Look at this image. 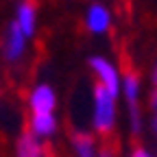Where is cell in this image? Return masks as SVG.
<instances>
[{
  "instance_id": "cell-1",
  "label": "cell",
  "mask_w": 157,
  "mask_h": 157,
  "mask_svg": "<svg viewBox=\"0 0 157 157\" xmlns=\"http://www.w3.org/2000/svg\"><path fill=\"white\" fill-rule=\"evenodd\" d=\"M113 94H109L105 87L98 85L94 90V124L98 131H109L113 127L116 118V105H113Z\"/></svg>"
},
{
  "instance_id": "cell-2",
  "label": "cell",
  "mask_w": 157,
  "mask_h": 157,
  "mask_svg": "<svg viewBox=\"0 0 157 157\" xmlns=\"http://www.w3.org/2000/svg\"><path fill=\"white\" fill-rule=\"evenodd\" d=\"M90 63H92V68L96 70L98 78H101V87H105L109 94L116 96L118 90H120V78H118L116 68L107 61V59H103V57H94Z\"/></svg>"
},
{
  "instance_id": "cell-3",
  "label": "cell",
  "mask_w": 157,
  "mask_h": 157,
  "mask_svg": "<svg viewBox=\"0 0 157 157\" xmlns=\"http://www.w3.org/2000/svg\"><path fill=\"white\" fill-rule=\"evenodd\" d=\"M55 92L48 85H39L35 87V92L31 94V107L33 113H52L55 109Z\"/></svg>"
},
{
  "instance_id": "cell-4",
  "label": "cell",
  "mask_w": 157,
  "mask_h": 157,
  "mask_svg": "<svg viewBox=\"0 0 157 157\" xmlns=\"http://www.w3.org/2000/svg\"><path fill=\"white\" fill-rule=\"evenodd\" d=\"M109 26V11L101 5H94L87 11V29L92 33H103Z\"/></svg>"
},
{
  "instance_id": "cell-5",
  "label": "cell",
  "mask_w": 157,
  "mask_h": 157,
  "mask_svg": "<svg viewBox=\"0 0 157 157\" xmlns=\"http://www.w3.org/2000/svg\"><path fill=\"white\" fill-rule=\"evenodd\" d=\"M24 35H22V31L17 29V24H11V29H9V35H7V44H5V50H7V57L9 59H15V57H20V52L24 50Z\"/></svg>"
},
{
  "instance_id": "cell-6",
  "label": "cell",
  "mask_w": 157,
  "mask_h": 157,
  "mask_svg": "<svg viewBox=\"0 0 157 157\" xmlns=\"http://www.w3.org/2000/svg\"><path fill=\"white\" fill-rule=\"evenodd\" d=\"M15 24H17L20 31H22L24 37L33 35V31H35V9L31 5H22L17 9V22Z\"/></svg>"
},
{
  "instance_id": "cell-7",
  "label": "cell",
  "mask_w": 157,
  "mask_h": 157,
  "mask_svg": "<svg viewBox=\"0 0 157 157\" xmlns=\"http://www.w3.org/2000/svg\"><path fill=\"white\" fill-rule=\"evenodd\" d=\"M57 129V122L52 113H35L33 116V133L39 135V137H46V135H52Z\"/></svg>"
},
{
  "instance_id": "cell-8",
  "label": "cell",
  "mask_w": 157,
  "mask_h": 157,
  "mask_svg": "<svg viewBox=\"0 0 157 157\" xmlns=\"http://www.w3.org/2000/svg\"><path fill=\"white\" fill-rule=\"evenodd\" d=\"M17 153H20V157H42V146L37 144L33 135H22Z\"/></svg>"
},
{
  "instance_id": "cell-9",
  "label": "cell",
  "mask_w": 157,
  "mask_h": 157,
  "mask_svg": "<svg viewBox=\"0 0 157 157\" xmlns=\"http://www.w3.org/2000/svg\"><path fill=\"white\" fill-rule=\"evenodd\" d=\"M74 148L78 157H96L94 153V142L90 140L87 135H76L74 137Z\"/></svg>"
},
{
  "instance_id": "cell-10",
  "label": "cell",
  "mask_w": 157,
  "mask_h": 157,
  "mask_svg": "<svg viewBox=\"0 0 157 157\" xmlns=\"http://www.w3.org/2000/svg\"><path fill=\"white\" fill-rule=\"evenodd\" d=\"M124 94H127V98L131 101V105L137 101V78L135 76H127L124 78Z\"/></svg>"
},
{
  "instance_id": "cell-11",
  "label": "cell",
  "mask_w": 157,
  "mask_h": 157,
  "mask_svg": "<svg viewBox=\"0 0 157 157\" xmlns=\"http://www.w3.org/2000/svg\"><path fill=\"white\" fill-rule=\"evenodd\" d=\"M133 157H151V155H148L146 151H135V155H133Z\"/></svg>"
},
{
  "instance_id": "cell-12",
  "label": "cell",
  "mask_w": 157,
  "mask_h": 157,
  "mask_svg": "<svg viewBox=\"0 0 157 157\" xmlns=\"http://www.w3.org/2000/svg\"><path fill=\"white\" fill-rule=\"evenodd\" d=\"M98 157H113V155H111V153H107V151H103V153L98 155Z\"/></svg>"
}]
</instances>
